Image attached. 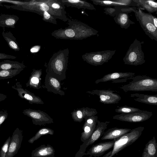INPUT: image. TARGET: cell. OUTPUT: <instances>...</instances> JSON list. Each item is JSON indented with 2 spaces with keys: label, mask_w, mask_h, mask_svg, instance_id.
I'll list each match as a JSON object with an SVG mask.
<instances>
[{
  "label": "cell",
  "mask_w": 157,
  "mask_h": 157,
  "mask_svg": "<svg viewBox=\"0 0 157 157\" xmlns=\"http://www.w3.org/2000/svg\"><path fill=\"white\" fill-rule=\"evenodd\" d=\"M8 113L6 110L0 111V131L1 124L6 119L8 116Z\"/></svg>",
  "instance_id": "38"
},
{
  "label": "cell",
  "mask_w": 157,
  "mask_h": 157,
  "mask_svg": "<svg viewBox=\"0 0 157 157\" xmlns=\"http://www.w3.org/2000/svg\"><path fill=\"white\" fill-rule=\"evenodd\" d=\"M130 96L136 101L150 105H157V94L148 95L135 93L131 94Z\"/></svg>",
  "instance_id": "24"
},
{
  "label": "cell",
  "mask_w": 157,
  "mask_h": 157,
  "mask_svg": "<svg viewBox=\"0 0 157 157\" xmlns=\"http://www.w3.org/2000/svg\"><path fill=\"white\" fill-rule=\"evenodd\" d=\"M138 3V7L145 10L149 13H153L157 11V2L154 0H134Z\"/></svg>",
  "instance_id": "29"
},
{
  "label": "cell",
  "mask_w": 157,
  "mask_h": 157,
  "mask_svg": "<svg viewBox=\"0 0 157 157\" xmlns=\"http://www.w3.org/2000/svg\"><path fill=\"white\" fill-rule=\"evenodd\" d=\"M22 113L30 117L33 124L35 125L41 126L54 122L53 119L48 114L39 110L26 109L23 110Z\"/></svg>",
  "instance_id": "13"
},
{
  "label": "cell",
  "mask_w": 157,
  "mask_h": 157,
  "mask_svg": "<svg viewBox=\"0 0 157 157\" xmlns=\"http://www.w3.org/2000/svg\"><path fill=\"white\" fill-rule=\"evenodd\" d=\"M98 117L93 116L85 119L82 127L83 131L81 134V140L83 143L90 137L96 127Z\"/></svg>",
  "instance_id": "17"
},
{
  "label": "cell",
  "mask_w": 157,
  "mask_h": 157,
  "mask_svg": "<svg viewBox=\"0 0 157 157\" xmlns=\"http://www.w3.org/2000/svg\"><path fill=\"white\" fill-rule=\"evenodd\" d=\"M151 112L143 110L140 112L131 113H122L113 117V119L131 123L140 122L150 118L152 115Z\"/></svg>",
  "instance_id": "12"
},
{
  "label": "cell",
  "mask_w": 157,
  "mask_h": 157,
  "mask_svg": "<svg viewBox=\"0 0 157 157\" xmlns=\"http://www.w3.org/2000/svg\"><path fill=\"white\" fill-rule=\"evenodd\" d=\"M135 75V73L133 72H113L105 75L101 78L97 80L95 83L98 84L110 81H112L113 83L124 82H126L127 80L131 79Z\"/></svg>",
  "instance_id": "14"
},
{
  "label": "cell",
  "mask_w": 157,
  "mask_h": 157,
  "mask_svg": "<svg viewBox=\"0 0 157 157\" xmlns=\"http://www.w3.org/2000/svg\"><path fill=\"white\" fill-rule=\"evenodd\" d=\"M144 127L139 126L115 139L113 148L102 157H113L126 147L137 140L141 135Z\"/></svg>",
  "instance_id": "5"
},
{
  "label": "cell",
  "mask_w": 157,
  "mask_h": 157,
  "mask_svg": "<svg viewBox=\"0 0 157 157\" xmlns=\"http://www.w3.org/2000/svg\"><path fill=\"white\" fill-rule=\"evenodd\" d=\"M7 98L6 95L0 93V102L5 100Z\"/></svg>",
  "instance_id": "41"
},
{
  "label": "cell",
  "mask_w": 157,
  "mask_h": 157,
  "mask_svg": "<svg viewBox=\"0 0 157 157\" xmlns=\"http://www.w3.org/2000/svg\"><path fill=\"white\" fill-rule=\"evenodd\" d=\"M25 8L29 11L36 13L41 15L44 11H46L55 19H59L64 22L67 21L66 13L63 12L52 8L48 0H32L26 3Z\"/></svg>",
  "instance_id": "6"
},
{
  "label": "cell",
  "mask_w": 157,
  "mask_h": 157,
  "mask_svg": "<svg viewBox=\"0 0 157 157\" xmlns=\"http://www.w3.org/2000/svg\"><path fill=\"white\" fill-rule=\"evenodd\" d=\"M114 142L115 139L94 144L85 153V155H90L95 157H99L113 147Z\"/></svg>",
  "instance_id": "18"
},
{
  "label": "cell",
  "mask_w": 157,
  "mask_h": 157,
  "mask_svg": "<svg viewBox=\"0 0 157 157\" xmlns=\"http://www.w3.org/2000/svg\"><path fill=\"white\" fill-rule=\"evenodd\" d=\"M19 19L15 15L2 14L0 15V27L15 28V25Z\"/></svg>",
  "instance_id": "28"
},
{
  "label": "cell",
  "mask_w": 157,
  "mask_h": 157,
  "mask_svg": "<svg viewBox=\"0 0 157 157\" xmlns=\"http://www.w3.org/2000/svg\"><path fill=\"white\" fill-rule=\"evenodd\" d=\"M2 35L11 49L15 51H18L20 50L16 38L10 31L5 32L4 30L2 33Z\"/></svg>",
  "instance_id": "30"
},
{
  "label": "cell",
  "mask_w": 157,
  "mask_h": 157,
  "mask_svg": "<svg viewBox=\"0 0 157 157\" xmlns=\"http://www.w3.org/2000/svg\"><path fill=\"white\" fill-rule=\"evenodd\" d=\"M89 157H92V156L90 155Z\"/></svg>",
  "instance_id": "43"
},
{
  "label": "cell",
  "mask_w": 157,
  "mask_h": 157,
  "mask_svg": "<svg viewBox=\"0 0 157 157\" xmlns=\"http://www.w3.org/2000/svg\"><path fill=\"white\" fill-rule=\"evenodd\" d=\"M143 110L138 108L127 105L118 106L115 109V111L116 113H121L140 112Z\"/></svg>",
  "instance_id": "34"
},
{
  "label": "cell",
  "mask_w": 157,
  "mask_h": 157,
  "mask_svg": "<svg viewBox=\"0 0 157 157\" xmlns=\"http://www.w3.org/2000/svg\"><path fill=\"white\" fill-rule=\"evenodd\" d=\"M141 157H157V143L155 136L145 145Z\"/></svg>",
  "instance_id": "27"
},
{
  "label": "cell",
  "mask_w": 157,
  "mask_h": 157,
  "mask_svg": "<svg viewBox=\"0 0 157 157\" xmlns=\"http://www.w3.org/2000/svg\"><path fill=\"white\" fill-rule=\"evenodd\" d=\"M141 42L135 39L130 45L123 60L125 64L133 66L142 65L145 62L144 53L142 49Z\"/></svg>",
  "instance_id": "7"
},
{
  "label": "cell",
  "mask_w": 157,
  "mask_h": 157,
  "mask_svg": "<svg viewBox=\"0 0 157 157\" xmlns=\"http://www.w3.org/2000/svg\"><path fill=\"white\" fill-rule=\"evenodd\" d=\"M98 112L96 109L88 107L75 110L71 113L74 121L81 122L83 119H86L93 116L96 115Z\"/></svg>",
  "instance_id": "21"
},
{
  "label": "cell",
  "mask_w": 157,
  "mask_h": 157,
  "mask_svg": "<svg viewBox=\"0 0 157 157\" xmlns=\"http://www.w3.org/2000/svg\"><path fill=\"white\" fill-rule=\"evenodd\" d=\"M68 26L53 31L51 35L58 39L82 40L91 36H99L98 31L87 25L74 19L68 18Z\"/></svg>",
  "instance_id": "1"
},
{
  "label": "cell",
  "mask_w": 157,
  "mask_h": 157,
  "mask_svg": "<svg viewBox=\"0 0 157 157\" xmlns=\"http://www.w3.org/2000/svg\"><path fill=\"white\" fill-rule=\"evenodd\" d=\"M24 68L10 70H0V79L12 78L19 74Z\"/></svg>",
  "instance_id": "33"
},
{
  "label": "cell",
  "mask_w": 157,
  "mask_h": 157,
  "mask_svg": "<svg viewBox=\"0 0 157 157\" xmlns=\"http://www.w3.org/2000/svg\"><path fill=\"white\" fill-rule=\"evenodd\" d=\"M17 58L16 56L6 54L3 53H0V59H15Z\"/></svg>",
  "instance_id": "39"
},
{
  "label": "cell",
  "mask_w": 157,
  "mask_h": 157,
  "mask_svg": "<svg viewBox=\"0 0 157 157\" xmlns=\"http://www.w3.org/2000/svg\"><path fill=\"white\" fill-rule=\"evenodd\" d=\"M12 88L17 91L18 95L19 97L28 101L30 104H44L43 101L39 97L36 96L27 89H24L19 82H17L15 85L12 86Z\"/></svg>",
  "instance_id": "16"
},
{
  "label": "cell",
  "mask_w": 157,
  "mask_h": 157,
  "mask_svg": "<svg viewBox=\"0 0 157 157\" xmlns=\"http://www.w3.org/2000/svg\"><path fill=\"white\" fill-rule=\"evenodd\" d=\"M140 7L134 13L135 16L145 34L152 40L157 41V18L151 13L144 12Z\"/></svg>",
  "instance_id": "4"
},
{
  "label": "cell",
  "mask_w": 157,
  "mask_h": 157,
  "mask_svg": "<svg viewBox=\"0 0 157 157\" xmlns=\"http://www.w3.org/2000/svg\"><path fill=\"white\" fill-rule=\"evenodd\" d=\"M2 1H0V6H2Z\"/></svg>",
  "instance_id": "42"
},
{
  "label": "cell",
  "mask_w": 157,
  "mask_h": 157,
  "mask_svg": "<svg viewBox=\"0 0 157 157\" xmlns=\"http://www.w3.org/2000/svg\"><path fill=\"white\" fill-rule=\"evenodd\" d=\"M40 48L39 45H36L30 49V52L32 53H35L38 52Z\"/></svg>",
  "instance_id": "40"
},
{
  "label": "cell",
  "mask_w": 157,
  "mask_h": 157,
  "mask_svg": "<svg viewBox=\"0 0 157 157\" xmlns=\"http://www.w3.org/2000/svg\"><path fill=\"white\" fill-rule=\"evenodd\" d=\"M69 52L67 48L54 53L48 63L45 64L47 74L60 81L66 79Z\"/></svg>",
  "instance_id": "2"
},
{
  "label": "cell",
  "mask_w": 157,
  "mask_h": 157,
  "mask_svg": "<svg viewBox=\"0 0 157 157\" xmlns=\"http://www.w3.org/2000/svg\"><path fill=\"white\" fill-rule=\"evenodd\" d=\"M128 84L120 88L125 92L151 91L157 92V79L146 75L134 76Z\"/></svg>",
  "instance_id": "3"
},
{
  "label": "cell",
  "mask_w": 157,
  "mask_h": 157,
  "mask_svg": "<svg viewBox=\"0 0 157 157\" xmlns=\"http://www.w3.org/2000/svg\"><path fill=\"white\" fill-rule=\"evenodd\" d=\"M45 88L48 92L61 96L65 95V92L61 89L60 81L48 74L45 77Z\"/></svg>",
  "instance_id": "20"
},
{
  "label": "cell",
  "mask_w": 157,
  "mask_h": 157,
  "mask_svg": "<svg viewBox=\"0 0 157 157\" xmlns=\"http://www.w3.org/2000/svg\"><path fill=\"white\" fill-rule=\"evenodd\" d=\"M26 66L23 63L16 61L4 60L0 62V70H10L24 68Z\"/></svg>",
  "instance_id": "31"
},
{
  "label": "cell",
  "mask_w": 157,
  "mask_h": 157,
  "mask_svg": "<svg viewBox=\"0 0 157 157\" xmlns=\"http://www.w3.org/2000/svg\"><path fill=\"white\" fill-rule=\"evenodd\" d=\"M41 16L43 17L42 19L44 21L54 24H57L56 19L47 12H43Z\"/></svg>",
  "instance_id": "36"
},
{
  "label": "cell",
  "mask_w": 157,
  "mask_h": 157,
  "mask_svg": "<svg viewBox=\"0 0 157 157\" xmlns=\"http://www.w3.org/2000/svg\"><path fill=\"white\" fill-rule=\"evenodd\" d=\"M118 11L113 19L115 23L122 29H128L131 25L135 23L129 18L128 14L134 13L137 9L135 6H117Z\"/></svg>",
  "instance_id": "10"
},
{
  "label": "cell",
  "mask_w": 157,
  "mask_h": 157,
  "mask_svg": "<svg viewBox=\"0 0 157 157\" xmlns=\"http://www.w3.org/2000/svg\"><path fill=\"white\" fill-rule=\"evenodd\" d=\"M55 150L49 144H43L33 150L32 157H55Z\"/></svg>",
  "instance_id": "22"
},
{
  "label": "cell",
  "mask_w": 157,
  "mask_h": 157,
  "mask_svg": "<svg viewBox=\"0 0 157 157\" xmlns=\"http://www.w3.org/2000/svg\"><path fill=\"white\" fill-rule=\"evenodd\" d=\"M94 5L106 7H138V3L134 0H90Z\"/></svg>",
  "instance_id": "19"
},
{
  "label": "cell",
  "mask_w": 157,
  "mask_h": 157,
  "mask_svg": "<svg viewBox=\"0 0 157 157\" xmlns=\"http://www.w3.org/2000/svg\"><path fill=\"white\" fill-rule=\"evenodd\" d=\"M65 6L76 8L78 9H86L91 10H96L94 5L86 1L79 0H60Z\"/></svg>",
  "instance_id": "25"
},
{
  "label": "cell",
  "mask_w": 157,
  "mask_h": 157,
  "mask_svg": "<svg viewBox=\"0 0 157 157\" xmlns=\"http://www.w3.org/2000/svg\"><path fill=\"white\" fill-rule=\"evenodd\" d=\"M11 137L9 136L2 146L0 151V157H6Z\"/></svg>",
  "instance_id": "35"
},
{
  "label": "cell",
  "mask_w": 157,
  "mask_h": 157,
  "mask_svg": "<svg viewBox=\"0 0 157 157\" xmlns=\"http://www.w3.org/2000/svg\"><path fill=\"white\" fill-rule=\"evenodd\" d=\"M115 91L109 89L94 90L86 92L93 95L98 96L100 102L104 104L118 103L121 99V96L115 93Z\"/></svg>",
  "instance_id": "11"
},
{
  "label": "cell",
  "mask_w": 157,
  "mask_h": 157,
  "mask_svg": "<svg viewBox=\"0 0 157 157\" xmlns=\"http://www.w3.org/2000/svg\"><path fill=\"white\" fill-rule=\"evenodd\" d=\"M42 74L41 69L35 70L34 69L31 74L28 82L26 83V86H29L35 89H38L41 88V78Z\"/></svg>",
  "instance_id": "26"
},
{
  "label": "cell",
  "mask_w": 157,
  "mask_h": 157,
  "mask_svg": "<svg viewBox=\"0 0 157 157\" xmlns=\"http://www.w3.org/2000/svg\"><path fill=\"white\" fill-rule=\"evenodd\" d=\"M116 50H107L86 53L82 55L83 60L94 66H100L108 62L115 53Z\"/></svg>",
  "instance_id": "8"
},
{
  "label": "cell",
  "mask_w": 157,
  "mask_h": 157,
  "mask_svg": "<svg viewBox=\"0 0 157 157\" xmlns=\"http://www.w3.org/2000/svg\"><path fill=\"white\" fill-rule=\"evenodd\" d=\"M110 122L109 121L101 122L98 120L95 128L92 135L88 140L80 146L79 151L74 157H82L85 155L86 148L89 145L92 144L102 136Z\"/></svg>",
  "instance_id": "9"
},
{
  "label": "cell",
  "mask_w": 157,
  "mask_h": 157,
  "mask_svg": "<svg viewBox=\"0 0 157 157\" xmlns=\"http://www.w3.org/2000/svg\"><path fill=\"white\" fill-rule=\"evenodd\" d=\"M54 133V130L51 128L47 127L42 128L37 132L34 136L29 140L28 142L29 143L33 144L43 136L47 135H53Z\"/></svg>",
  "instance_id": "32"
},
{
  "label": "cell",
  "mask_w": 157,
  "mask_h": 157,
  "mask_svg": "<svg viewBox=\"0 0 157 157\" xmlns=\"http://www.w3.org/2000/svg\"><path fill=\"white\" fill-rule=\"evenodd\" d=\"M104 10V13L106 15L114 17L116 16L118 11L117 6L113 7H106L103 9Z\"/></svg>",
  "instance_id": "37"
},
{
  "label": "cell",
  "mask_w": 157,
  "mask_h": 157,
  "mask_svg": "<svg viewBox=\"0 0 157 157\" xmlns=\"http://www.w3.org/2000/svg\"><path fill=\"white\" fill-rule=\"evenodd\" d=\"M131 129L127 128H120L114 127L109 128L105 132L101 140H114L122 135L128 133Z\"/></svg>",
  "instance_id": "23"
},
{
  "label": "cell",
  "mask_w": 157,
  "mask_h": 157,
  "mask_svg": "<svg viewBox=\"0 0 157 157\" xmlns=\"http://www.w3.org/2000/svg\"><path fill=\"white\" fill-rule=\"evenodd\" d=\"M23 138L22 131L17 128L13 132L6 157H13L17 153Z\"/></svg>",
  "instance_id": "15"
}]
</instances>
